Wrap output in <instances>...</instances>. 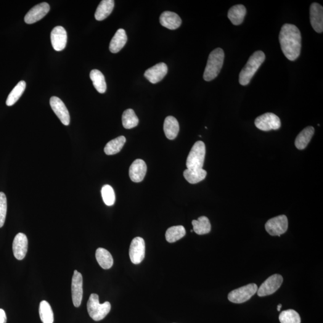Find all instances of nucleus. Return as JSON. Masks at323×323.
Listing matches in <instances>:
<instances>
[{
  "label": "nucleus",
  "instance_id": "nucleus-1",
  "mask_svg": "<svg viewBox=\"0 0 323 323\" xmlns=\"http://www.w3.org/2000/svg\"><path fill=\"white\" fill-rule=\"evenodd\" d=\"M280 43L283 54L290 61L297 60L301 54L302 36L297 26L285 24L279 35Z\"/></svg>",
  "mask_w": 323,
  "mask_h": 323
},
{
  "label": "nucleus",
  "instance_id": "nucleus-2",
  "mask_svg": "<svg viewBox=\"0 0 323 323\" xmlns=\"http://www.w3.org/2000/svg\"><path fill=\"white\" fill-rule=\"evenodd\" d=\"M265 60V55L261 50L254 53L240 73L239 82L242 86L247 85L251 79Z\"/></svg>",
  "mask_w": 323,
  "mask_h": 323
},
{
  "label": "nucleus",
  "instance_id": "nucleus-3",
  "mask_svg": "<svg viewBox=\"0 0 323 323\" xmlns=\"http://www.w3.org/2000/svg\"><path fill=\"white\" fill-rule=\"evenodd\" d=\"M224 54L223 49H214L209 55L207 63L203 73V79L205 81H213L218 77L223 67Z\"/></svg>",
  "mask_w": 323,
  "mask_h": 323
},
{
  "label": "nucleus",
  "instance_id": "nucleus-4",
  "mask_svg": "<svg viewBox=\"0 0 323 323\" xmlns=\"http://www.w3.org/2000/svg\"><path fill=\"white\" fill-rule=\"evenodd\" d=\"M87 309L89 316L95 321L99 322L104 319L109 313L111 304L109 302H105L104 303L101 304L99 295L92 293L87 302Z\"/></svg>",
  "mask_w": 323,
  "mask_h": 323
},
{
  "label": "nucleus",
  "instance_id": "nucleus-5",
  "mask_svg": "<svg viewBox=\"0 0 323 323\" xmlns=\"http://www.w3.org/2000/svg\"><path fill=\"white\" fill-rule=\"evenodd\" d=\"M205 153L204 142L201 141L196 142L187 158V169H202L204 163Z\"/></svg>",
  "mask_w": 323,
  "mask_h": 323
},
{
  "label": "nucleus",
  "instance_id": "nucleus-6",
  "mask_svg": "<svg viewBox=\"0 0 323 323\" xmlns=\"http://www.w3.org/2000/svg\"><path fill=\"white\" fill-rule=\"evenodd\" d=\"M258 287L256 284H250L237 288L229 293L228 299L235 303H242L249 300L255 295Z\"/></svg>",
  "mask_w": 323,
  "mask_h": 323
},
{
  "label": "nucleus",
  "instance_id": "nucleus-7",
  "mask_svg": "<svg viewBox=\"0 0 323 323\" xmlns=\"http://www.w3.org/2000/svg\"><path fill=\"white\" fill-rule=\"evenodd\" d=\"M255 123L257 128L263 131L277 130L281 127L280 118L272 113H266L259 116Z\"/></svg>",
  "mask_w": 323,
  "mask_h": 323
},
{
  "label": "nucleus",
  "instance_id": "nucleus-8",
  "mask_svg": "<svg viewBox=\"0 0 323 323\" xmlns=\"http://www.w3.org/2000/svg\"><path fill=\"white\" fill-rule=\"evenodd\" d=\"M267 233L272 236L284 234L288 229V219L285 215H281L269 220L265 224Z\"/></svg>",
  "mask_w": 323,
  "mask_h": 323
},
{
  "label": "nucleus",
  "instance_id": "nucleus-9",
  "mask_svg": "<svg viewBox=\"0 0 323 323\" xmlns=\"http://www.w3.org/2000/svg\"><path fill=\"white\" fill-rule=\"evenodd\" d=\"M283 282V278L279 274H274L267 279L257 291L258 295L263 297L277 292Z\"/></svg>",
  "mask_w": 323,
  "mask_h": 323
},
{
  "label": "nucleus",
  "instance_id": "nucleus-10",
  "mask_svg": "<svg viewBox=\"0 0 323 323\" xmlns=\"http://www.w3.org/2000/svg\"><path fill=\"white\" fill-rule=\"evenodd\" d=\"M145 244L144 239L136 237L132 240L129 247V257L132 263L140 264L145 258Z\"/></svg>",
  "mask_w": 323,
  "mask_h": 323
},
{
  "label": "nucleus",
  "instance_id": "nucleus-11",
  "mask_svg": "<svg viewBox=\"0 0 323 323\" xmlns=\"http://www.w3.org/2000/svg\"><path fill=\"white\" fill-rule=\"evenodd\" d=\"M71 293L74 305L79 307L81 306L82 298H83V277L82 275L75 270L71 283Z\"/></svg>",
  "mask_w": 323,
  "mask_h": 323
},
{
  "label": "nucleus",
  "instance_id": "nucleus-12",
  "mask_svg": "<svg viewBox=\"0 0 323 323\" xmlns=\"http://www.w3.org/2000/svg\"><path fill=\"white\" fill-rule=\"evenodd\" d=\"M50 105L62 124L69 125L70 123V113L62 101L58 97H52L50 99Z\"/></svg>",
  "mask_w": 323,
  "mask_h": 323
},
{
  "label": "nucleus",
  "instance_id": "nucleus-13",
  "mask_svg": "<svg viewBox=\"0 0 323 323\" xmlns=\"http://www.w3.org/2000/svg\"><path fill=\"white\" fill-rule=\"evenodd\" d=\"M50 6L47 2H42V3L36 5V6L32 8L25 15L24 20L25 22L28 24H33V23L38 22L39 20L43 19L49 12Z\"/></svg>",
  "mask_w": 323,
  "mask_h": 323
},
{
  "label": "nucleus",
  "instance_id": "nucleus-14",
  "mask_svg": "<svg viewBox=\"0 0 323 323\" xmlns=\"http://www.w3.org/2000/svg\"><path fill=\"white\" fill-rule=\"evenodd\" d=\"M50 39L54 48L56 51L64 49L67 42V31L61 26H57L53 29L50 34Z\"/></svg>",
  "mask_w": 323,
  "mask_h": 323
},
{
  "label": "nucleus",
  "instance_id": "nucleus-15",
  "mask_svg": "<svg viewBox=\"0 0 323 323\" xmlns=\"http://www.w3.org/2000/svg\"><path fill=\"white\" fill-rule=\"evenodd\" d=\"M167 73V65L161 62L145 71L144 76L150 83L156 84L162 80Z\"/></svg>",
  "mask_w": 323,
  "mask_h": 323
},
{
  "label": "nucleus",
  "instance_id": "nucleus-16",
  "mask_svg": "<svg viewBox=\"0 0 323 323\" xmlns=\"http://www.w3.org/2000/svg\"><path fill=\"white\" fill-rule=\"evenodd\" d=\"M12 248L16 259L21 261L25 258L28 251V239L24 234L19 233L16 235Z\"/></svg>",
  "mask_w": 323,
  "mask_h": 323
},
{
  "label": "nucleus",
  "instance_id": "nucleus-17",
  "mask_svg": "<svg viewBox=\"0 0 323 323\" xmlns=\"http://www.w3.org/2000/svg\"><path fill=\"white\" fill-rule=\"evenodd\" d=\"M311 24L318 33L323 31V7L321 5L314 2L310 7Z\"/></svg>",
  "mask_w": 323,
  "mask_h": 323
},
{
  "label": "nucleus",
  "instance_id": "nucleus-18",
  "mask_svg": "<svg viewBox=\"0 0 323 323\" xmlns=\"http://www.w3.org/2000/svg\"><path fill=\"white\" fill-rule=\"evenodd\" d=\"M147 173V165L145 162L138 159L132 163L129 168V177L135 182H140L144 180Z\"/></svg>",
  "mask_w": 323,
  "mask_h": 323
},
{
  "label": "nucleus",
  "instance_id": "nucleus-19",
  "mask_svg": "<svg viewBox=\"0 0 323 323\" xmlns=\"http://www.w3.org/2000/svg\"><path fill=\"white\" fill-rule=\"evenodd\" d=\"M160 23L162 25L169 30H176L181 26L182 20L177 13L166 11L162 13L160 17Z\"/></svg>",
  "mask_w": 323,
  "mask_h": 323
},
{
  "label": "nucleus",
  "instance_id": "nucleus-20",
  "mask_svg": "<svg viewBox=\"0 0 323 323\" xmlns=\"http://www.w3.org/2000/svg\"><path fill=\"white\" fill-rule=\"evenodd\" d=\"M163 130L169 140H174L178 136L180 126L178 121L173 116H168L165 119Z\"/></svg>",
  "mask_w": 323,
  "mask_h": 323
},
{
  "label": "nucleus",
  "instance_id": "nucleus-21",
  "mask_svg": "<svg viewBox=\"0 0 323 323\" xmlns=\"http://www.w3.org/2000/svg\"><path fill=\"white\" fill-rule=\"evenodd\" d=\"M127 40L128 38L125 31L123 29H119L110 41L109 46L110 52L116 54L120 51L126 44Z\"/></svg>",
  "mask_w": 323,
  "mask_h": 323
},
{
  "label": "nucleus",
  "instance_id": "nucleus-22",
  "mask_svg": "<svg viewBox=\"0 0 323 323\" xmlns=\"http://www.w3.org/2000/svg\"><path fill=\"white\" fill-rule=\"evenodd\" d=\"M115 6V1L113 0H102L98 6L95 18L96 20L101 21L104 20L112 13Z\"/></svg>",
  "mask_w": 323,
  "mask_h": 323
},
{
  "label": "nucleus",
  "instance_id": "nucleus-23",
  "mask_svg": "<svg viewBox=\"0 0 323 323\" xmlns=\"http://www.w3.org/2000/svg\"><path fill=\"white\" fill-rule=\"evenodd\" d=\"M314 128L312 126L306 127L296 137L295 145L299 150L305 149L307 145L310 142L312 136L314 134Z\"/></svg>",
  "mask_w": 323,
  "mask_h": 323
},
{
  "label": "nucleus",
  "instance_id": "nucleus-24",
  "mask_svg": "<svg viewBox=\"0 0 323 323\" xmlns=\"http://www.w3.org/2000/svg\"><path fill=\"white\" fill-rule=\"evenodd\" d=\"M246 12H247V10H246L245 6L242 4L236 5V6L230 8L227 17L233 24L239 25L243 22Z\"/></svg>",
  "mask_w": 323,
  "mask_h": 323
},
{
  "label": "nucleus",
  "instance_id": "nucleus-25",
  "mask_svg": "<svg viewBox=\"0 0 323 323\" xmlns=\"http://www.w3.org/2000/svg\"><path fill=\"white\" fill-rule=\"evenodd\" d=\"M95 257L100 266L104 269H110L113 264V259L109 251L105 248H99L95 253Z\"/></svg>",
  "mask_w": 323,
  "mask_h": 323
},
{
  "label": "nucleus",
  "instance_id": "nucleus-26",
  "mask_svg": "<svg viewBox=\"0 0 323 323\" xmlns=\"http://www.w3.org/2000/svg\"><path fill=\"white\" fill-rule=\"evenodd\" d=\"M206 171L203 168L197 169H186L183 175L185 179L190 184H197L203 181L206 176Z\"/></svg>",
  "mask_w": 323,
  "mask_h": 323
},
{
  "label": "nucleus",
  "instance_id": "nucleus-27",
  "mask_svg": "<svg viewBox=\"0 0 323 323\" xmlns=\"http://www.w3.org/2000/svg\"><path fill=\"white\" fill-rule=\"evenodd\" d=\"M193 231L198 235L207 234L211 231V226L210 221L205 216H201L197 221L192 222Z\"/></svg>",
  "mask_w": 323,
  "mask_h": 323
},
{
  "label": "nucleus",
  "instance_id": "nucleus-28",
  "mask_svg": "<svg viewBox=\"0 0 323 323\" xmlns=\"http://www.w3.org/2000/svg\"><path fill=\"white\" fill-rule=\"evenodd\" d=\"M90 78L93 82L94 86L100 94L105 93L107 90V84L104 76L99 70H92L90 73Z\"/></svg>",
  "mask_w": 323,
  "mask_h": 323
},
{
  "label": "nucleus",
  "instance_id": "nucleus-29",
  "mask_svg": "<svg viewBox=\"0 0 323 323\" xmlns=\"http://www.w3.org/2000/svg\"><path fill=\"white\" fill-rule=\"evenodd\" d=\"M126 142V138L120 136L115 139L111 140L106 144L104 147V152L106 155H113L117 154L122 149L124 143Z\"/></svg>",
  "mask_w": 323,
  "mask_h": 323
},
{
  "label": "nucleus",
  "instance_id": "nucleus-30",
  "mask_svg": "<svg viewBox=\"0 0 323 323\" xmlns=\"http://www.w3.org/2000/svg\"><path fill=\"white\" fill-rule=\"evenodd\" d=\"M186 229L182 226H175L169 227L166 230L165 238L169 243L177 242L186 235Z\"/></svg>",
  "mask_w": 323,
  "mask_h": 323
},
{
  "label": "nucleus",
  "instance_id": "nucleus-31",
  "mask_svg": "<svg viewBox=\"0 0 323 323\" xmlns=\"http://www.w3.org/2000/svg\"><path fill=\"white\" fill-rule=\"evenodd\" d=\"M39 314L43 323H54V312L50 304L47 301H43L40 303Z\"/></svg>",
  "mask_w": 323,
  "mask_h": 323
},
{
  "label": "nucleus",
  "instance_id": "nucleus-32",
  "mask_svg": "<svg viewBox=\"0 0 323 323\" xmlns=\"http://www.w3.org/2000/svg\"><path fill=\"white\" fill-rule=\"evenodd\" d=\"M26 82L25 81H20L17 84L14 88L10 92L6 100V105L7 106H12L14 105L22 96L23 92L26 88Z\"/></svg>",
  "mask_w": 323,
  "mask_h": 323
},
{
  "label": "nucleus",
  "instance_id": "nucleus-33",
  "mask_svg": "<svg viewBox=\"0 0 323 323\" xmlns=\"http://www.w3.org/2000/svg\"><path fill=\"white\" fill-rule=\"evenodd\" d=\"M139 120L132 109H127L122 115V124L125 129H132L139 124Z\"/></svg>",
  "mask_w": 323,
  "mask_h": 323
},
{
  "label": "nucleus",
  "instance_id": "nucleus-34",
  "mask_svg": "<svg viewBox=\"0 0 323 323\" xmlns=\"http://www.w3.org/2000/svg\"><path fill=\"white\" fill-rule=\"evenodd\" d=\"M279 320L281 323H301L300 316L293 309H288L280 314Z\"/></svg>",
  "mask_w": 323,
  "mask_h": 323
},
{
  "label": "nucleus",
  "instance_id": "nucleus-35",
  "mask_svg": "<svg viewBox=\"0 0 323 323\" xmlns=\"http://www.w3.org/2000/svg\"><path fill=\"white\" fill-rule=\"evenodd\" d=\"M101 195L103 201L105 205L112 206L115 202V193L113 187L110 185H104L101 190Z\"/></svg>",
  "mask_w": 323,
  "mask_h": 323
},
{
  "label": "nucleus",
  "instance_id": "nucleus-36",
  "mask_svg": "<svg viewBox=\"0 0 323 323\" xmlns=\"http://www.w3.org/2000/svg\"><path fill=\"white\" fill-rule=\"evenodd\" d=\"M7 198L3 192H0V228L4 226L7 214Z\"/></svg>",
  "mask_w": 323,
  "mask_h": 323
},
{
  "label": "nucleus",
  "instance_id": "nucleus-37",
  "mask_svg": "<svg viewBox=\"0 0 323 323\" xmlns=\"http://www.w3.org/2000/svg\"><path fill=\"white\" fill-rule=\"evenodd\" d=\"M7 317L3 309H0V323H6Z\"/></svg>",
  "mask_w": 323,
  "mask_h": 323
},
{
  "label": "nucleus",
  "instance_id": "nucleus-38",
  "mask_svg": "<svg viewBox=\"0 0 323 323\" xmlns=\"http://www.w3.org/2000/svg\"><path fill=\"white\" fill-rule=\"evenodd\" d=\"M282 304H279V305L277 306V310L278 311H280L281 308H282Z\"/></svg>",
  "mask_w": 323,
  "mask_h": 323
},
{
  "label": "nucleus",
  "instance_id": "nucleus-39",
  "mask_svg": "<svg viewBox=\"0 0 323 323\" xmlns=\"http://www.w3.org/2000/svg\"><path fill=\"white\" fill-rule=\"evenodd\" d=\"M193 232V230H191V232Z\"/></svg>",
  "mask_w": 323,
  "mask_h": 323
}]
</instances>
